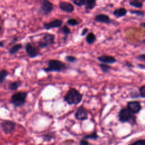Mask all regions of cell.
I'll return each instance as SVG.
<instances>
[{"label":"cell","instance_id":"3","mask_svg":"<svg viewBox=\"0 0 145 145\" xmlns=\"http://www.w3.org/2000/svg\"><path fill=\"white\" fill-rule=\"evenodd\" d=\"M118 119L121 123H130L131 125L137 123V117L131 113L127 108H121L118 113Z\"/></svg>","mask_w":145,"mask_h":145},{"label":"cell","instance_id":"29","mask_svg":"<svg viewBox=\"0 0 145 145\" xmlns=\"http://www.w3.org/2000/svg\"><path fill=\"white\" fill-rule=\"evenodd\" d=\"M130 13L132 14H135L141 17H144V13L143 11H139V10H130Z\"/></svg>","mask_w":145,"mask_h":145},{"label":"cell","instance_id":"9","mask_svg":"<svg viewBox=\"0 0 145 145\" xmlns=\"http://www.w3.org/2000/svg\"><path fill=\"white\" fill-rule=\"evenodd\" d=\"M74 117L78 121H84L88 119V113L83 106H80L77 109L74 113Z\"/></svg>","mask_w":145,"mask_h":145},{"label":"cell","instance_id":"1","mask_svg":"<svg viewBox=\"0 0 145 145\" xmlns=\"http://www.w3.org/2000/svg\"><path fill=\"white\" fill-rule=\"evenodd\" d=\"M83 99V94L74 88L69 89L63 97V101L68 105H77Z\"/></svg>","mask_w":145,"mask_h":145},{"label":"cell","instance_id":"27","mask_svg":"<svg viewBox=\"0 0 145 145\" xmlns=\"http://www.w3.org/2000/svg\"><path fill=\"white\" fill-rule=\"evenodd\" d=\"M65 60L69 63H72L75 62L76 61L77 59L75 57H74L73 56H66L65 57Z\"/></svg>","mask_w":145,"mask_h":145},{"label":"cell","instance_id":"40","mask_svg":"<svg viewBox=\"0 0 145 145\" xmlns=\"http://www.w3.org/2000/svg\"><path fill=\"white\" fill-rule=\"evenodd\" d=\"M1 25H0V31H1Z\"/></svg>","mask_w":145,"mask_h":145},{"label":"cell","instance_id":"16","mask_svg":"<svg viewBox=\"0 0 145 145\" xmlns=\"http://www.w3.org/2000/svg\"><path fill=\"white\" fill-rule=\"evenodd\" d=\"M22 85V82L20 80H16L11 82L8 84V88L11 91H16Z\"/></svg>","mask_w":145,"mask_h":145},{"label":"cell","instance_id":"34","mask_svg":"<svg viewBox=\"0 0 145 145\" xmlns=\"http://www.w3.org/2000/svg\"><path fill=\"white\" fill-rule=\"evenodd\" d=\"M79 144L80 145H89L91 144V143H89L87 139H84L83 138L82 139H81L80 141H79Z\"/></svg>","mask_w":145,"mask_h":145},{"label":"cell","instance_id":"5","mask_svg":"<svg viewBox=\"0 0 145 145\" xmlns=\"http://www.w3.org/2000/svg\"><path fill=\"white\" fill-rule=\"evenodd\" d=\"M16 123L11 120H5L0 124L2 131L6 134H11L15 129Z\"/></svg>","mask_w":145,"mask_h":145},{"label":"cell","instance_id":"38","mask_svg":"<svg viewBox=\"0 0 145 145\" xmlns=\"http://www.w3.org/2000/svg\"><path fill=\"white\" fill-rule=\"evenodd\" d=\"M4 46V41H0V47L2 48Z\"/></svg>","mask_w":145,"mask_h":145},{"label":"cell","instance_id":"17","mask_svg":"<svg viewBox=\"0 0 145 145\" xmlns=\"http://www.w3.org/2000/svg\"><path fill=\"white\" fill-rule=\"evenodd\" d=\"M22 48H23V45L20 43L14 44L10 49L9 53L10 55H14L15 53H16L18 52H19L20 50H21Z\"/></svg>","mask_w":145,"mask_h":145},{"label":"cell","instance_id":"19","mask_svg":"<svg viewBox=\"0 0 145 145\" xmlns=\"http://www.w3.org/2000/svg\"><path fill=\"white\" fill-rule=\"evenodd\" d=\"M96 5V0H84L85 8L86 10H92Z\"/></svg>","mask_w":145,"mask_h":145},{"label":"cell","instance_id":"4","mask_svg":"<svg viewBox=\"0 0 145 145\" xmlns=\"http://www.w3.org/2000/svg\"><path fill=\"white\" fill-rule=\"evenodd\" d=\"M28 93L25 91H19L12 94L10 103L15 108H20L25 104Z\"/></svg>","mask_w":145,"mask_h":145},{"label":"cell","instance_id":"10","mask_svg":"<svg viewBox=\"0 0 145 145\" xmlns=\"http://www.w3.org/2000/svg\"><path fill=\"white\" fill-rule=\"evenodd\" d=\"M62 20L60 19H54L48 23H44L43 27L46 30L56 28H59L62 25Z\"/></svg>","mask_w":145,"mask_h":145},{"label":"cell","instance_id":"8","mask_svg":"<svg viewBox=\"0 0 145 145\" xmlns=\"http://www.w3.org/2000/svg\"><path fill=\"white\" fill-rule=\"evenodd\" d=\"M126 108L130 110V112L134 114H137L139 113L142 110V106L140 104V103L138 101H130L127 103Z\"/></svg>","mask_w":145,"mask_h":145},{"label":"cell","instance_id":"11","mask_svg":"<svg viewBox=\"0 0 145 145\" xmlns=\"http://www.w3.org/2000/svg\"><path fill=\"white\" fill-rule=\"evenodd\" d=\"M97 59L101 62L106 64H113L117 62V59L116 58L112 56L106 55V54H103L100 56L97 57Z\"/></svg>","mask_w":145,"mask_h":145},{"label":"cell","instance_id":"31","mask_svg":"<svg viewBox=\"0 0 145 145\" xmlns=\"http://www.w3.org/2000/svg\"><path fill=\"white\" fill-rule=\"evenodd\" d=\"M131 145H144L145 140L144 139H139L131 143Z\"/></svg>","mask_w":145,"mask_h":145},{"label":"cell","instance_id":"35","mask_svg":"<svg viewBox=\"0 0 145 145\" xmlns=\"http://www.w3.org/2000/svg\"><path fill=\"white\" fill-rule=\"evenodd\" d=\"M88 29L87 28H84L82 30L80 35H81L82 36H85V35L87 34V33L88 32Z\"/></svg>","mask_w":145,"mask_h":145},{"label":"cell","instance_id":"7","mask_svg":"<svg viewBox=\"0 0 145 145\" xmlns=\"http://www.w3.org/2000/svg\"><path fill=\"white\" fill-rule=\"evenodd\" d=\"M25 50L27 56L31 58H36L40 54L38 48L31 42H27L25 44Z\"/></svg>","mask_w":145,"mask_h":145},{"label":"cell","instance_id":"24","mask_svg":"<svg viewBox=\"0 0 145 145\" xmlns=\"http://www.w3.org/2000/svg\"><path fill=\"white\" fill-rule=\"evenodd\" d=\"M41 138L44 142H50L51 141L52 139L54 138V135L52 134L48 133V134L42 135L41 136Z\"/></svg>","mask_w":145,"mask_h":145},{"label":"cell","instance_id":"20","mask_svg":"<svg viewBox=\"0 0 145 145\" xmlns=\"http://www.w3.org/2000/svg\"><path fill=\"white\" fill-rule=\"evenodd\" d=\"M100 69L101 71L104 73V74H107L110 72V70L112 69L111 66H110L109 64L104 63H101L99 65Z\"/></svg>","mask_w":145,"mask_h":145},{"label":"cell","instance_id":"39","mask_svg":"<svg viewBox=\"0 0 145 145\" xmlns=\"http://www.w3.org/2000/svg\"><path fill=\"white\" fill-rule=\"evenodd\" d=\"M140 26L141 27H142V28H144V27H145V23H144V22H143V23H140Z\"/></svg>","mask_w":145,"mask_h":145},{"label":"cell","instance_id":"41","mask_svg":"<svg viewBox=\"0 0 145 145\" xmlns=\"http://www.w3.org/2000/svg\"><path fill=\"white\" fill-rule=\"evenodd\" d=\"M134 1H138V0H134Z\"/></svg>","mask_w":145,"mask_h":145},{"label":"cell","instance_id":"13","mask_svg":"<svg viewBox=\"0 0 145 145\" xmlns=\"http://www.w3.org/2000/svg\"><path fill=\"white\" fill-rule=\"evenodd\" d=\"M94 20L98 23H103L105 24H110L112 22V20L110 19L109 16L107 15L100 14L95 16Z\"/></svg>","mask_w":145,"mask_h":145},{"label":"cell","instance_id":"33","mask_svg":"<svg viewBox=\"0 0 145 145\" xmlns=\"http://www.w3.org/2000/svg\"><path fill=\"white\" fill-rule=\"evenodd\" d=\"M135 59L137 60H138V61H140L144 62V61H145V54L144 53L141 54L138 56L137 57H136Z\"/></svg>","mask_w":145,"mask_h":145},{"label":"cell","instance_id":"37","mask_svg":"<svg viewBox=\"0 0 145 145\" xmlns=\"http://www.w3.org/2000/svg\"><path fill=\"white\" fill-rule=\"evenodd\" d=\"M126 65L128 67H133L134 66L132 65V63H131L129 62H126Z\"/></svg>","mask_w":145,"mask_h":145},{"label":"cell","instance_id":"36","mask_svg":"<svg viewBox=\"0 0 145 145\" xmlns=\"http://www.w3.org/2000/svg\"><path fill=\"white\" fill-rule=\"evenodd\" d=\"M137 67L140 69H145V65L143 63H139L137 65Z\"/></svg>","mask_w":145,"mask_h":145},{"label":"cell","instance_id":"32","mask_svg":"<svg viewBox=\"0 0 145 145\" xmlns=\"http://www.w3.org/2000/svg\"><path fill=\"white\" fill-rule=\"evenodd\" d=\"M73 3L78 6H84V0H73Z\"/></svg>","mask_w":145,"mask_h":145},{"label":"cell","instance_id":"23","mask_svg":"<svg viewBox=\"0 0 145 145\" xmlns=\"http://www.w3.org/2000/svg\"><path fill=\"white\" fill-rule=\"evenodd\" d=\"M8 75V72L5 69H2L0 71V83H2L6 80Z\"/></svg>","mask_w":145,"mask_h":145},{"label":"cell","instance_id":"26","mask_svg":"<svg viewBox=\"0 0 145 145\" xmlns=\"http://www.w3.org/2000/svg\"><path fill=\"white\" fill-rule=\"evenodd\" d=\"M138 92L139 95V97L144 99L145 97V85H142L139 88Z\"/></svg>","mask_w":145,"mask_h":145},{"label":"cell","instance_id":"6","mask_svg":"<svg viewBox=\"0 0 145 145\" xmlns=\"http://www.w3.org/2000/svg\"><path fill=\"white\" fill-rule=\"evenodd\" d=\"M53 9V4L49 0H42L41 6L39 9V13L42 15H49Z\"/></svg>","mask_w":145,"mask_h":145},{"label":"cell","instance_id":"21","mask_svg":"<svg viewBox=\"0 0 145 145\" xmlns=\"http://www.w3.org/2000/svg\"><path fill=\"white\" fill-rule=\"evenodd\" d=\"M83 138L86 139H91V140H96L99 138V136L97 134V132L96 131H93L92 133L90 134H87L84 135Z\"/></svg>","mask_w":145,"mask_h":145},{"label":"cell","instance_id":"25","mask_svg":"<svg viewBox=\"0 0 145 145\" xmlns=\"http://www.w3.org/2000/svg\"><path fill=\"white\" fill-rule=\"evenodd\" d=\"M129 4L130 6L135 7V8H142L143 6V3L142 2H138L137 1H131L129 2Z\"/></svg>","mask_w":145,"mask_h":145},{"label":"cell","instance_id":"14","mask_svg":"<svg viewBox=\"0 0 145 145\" xmlns=\"http://www.w3.org/2000/svg\"><path fill=\"white\" fill-rule=\"evenodd\" d=\"M59 7L61 10L69 13L73 12L74 10V6L67 2H61L59 3Z\"/></svg>","mask_w":145,"mask_h":145},{"label":"cell","instance_id":"18","mask_svg":"<svg viewBox=\"0 0 145 145\" xmlns=\"http://www.w3.org/2000/svg\"><path fill=\"white\" fill-rule=\"evenodd\" d=\"M96 40V36L93 32H89L86 36V41L88 45L93 44Z\"/></svg>","mask_w":145,"mask_h":145},{"label":"cell","instance_id":"15","mask_svg":"<svg viewBox=\"0 0 145 145\" xmlns=\"http://www.w3.org/2000/svg\"><path fill=\"white\" fill-rule=\"evenodd\" d=\"M113 14L116 18H121L126 15L127 14V10L125 8L121 7L114 10Z\"/></svg>","mask_w":145,"mask_h":145},{"label":"cell","instance_id":"22","mask_svg":"<svg viewBox=\"0 0 145 145\" xmlns=\"http://www.w3.org/2000/svg\"><path fill=\"white\" fill-rule=\"evenodd\" d=\"M61 32L63 33V35H64V36H65L64 40H66L67 36H68L70 34V33H71V31H70V28H69L66 25H63V26L61 28Z\"/></svg>","mask_w":145,"mask_h":145},{"label":"cell","instance_id":"30","mask_svg":"<svg viewBox=\"0 0 145 145\" xmlns=\"http://www.w3.org/2000/svg\"><path fill=\"white\" fill-rule=\"evenodd\" d=\"M129 95L130 96V97L133 99H136V98H138L139 97V92L138 91H137L135 90H133L130 92Z\"/></svg>","mask_w":145,"mask_h":145},{"label":"cell","instance_id":"2","mask_svg":"<svg viewBox=\"0 0 145 145\" xmlns=\"http://www.w3.org/2000/svg\"><path fill=\"white\" fill-rule=\"evenodd\" d=\"M68 69L67 65L62 61L58 59H49L48 61V66L42 69L45 72H62Z\"/></svg>","mask_w":145,"mask_h":145},{"label":"cell","instance_id":"28","mask_svg":"<svg viewBox=\"0 0 145 145\" xmlns=\"http://www.w3.org/2000/svg\"><path fill=\"white\" fill-rule=\"evenodd\" d=\"M67 24L70 26H75L79 24V22L75 19H69L67 20Z\"/></svg>","mask_w":145,"mask_h":145},{"label":"cell","instance_id":"12","mask_svg":"<svg viewBox=\"0 0 145 145\" xmlns=\"http://www.w3.org/2000/svg\"><path fill=\"white\" fill-rule=\"evenodd\" d=\"M55 35L52 33H45L40 40L46 44L47 47L51 46L54 44Z\"/></svg>","mask_w":145,"mask_h":145}]
</instances>
